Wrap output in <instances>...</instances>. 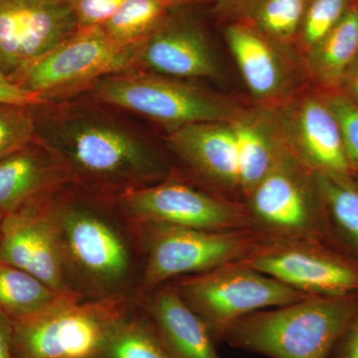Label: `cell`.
Listing matches in <instances>:
<instances>
[{"mask_svg":"<svg viewBox=\"0 0 358 358\" xmlns=\"http://www.w3.org/2000/svg\"><path fill=\"white\" fill-rule=\"evenodd\" d=\"M13 322L0 312V358H15L13 348Z\"/></svg>","mask_w":358,"mask_h":358,"instance_id":"d6a6232c","label":"cell"},{"mask_svg":"<svg viewBox=\"0 0 358 358\" xmlns=\"http://www.w3.org/2000/svg\"><path fill=\"white\" fill-rule=\"evenodd\" d=\"M124 301L107 296L81 301L64 294L38 313L13 322L15 358H101L110 334L124 317Z\"/></svg>","mask_w":358,"mask_h":358,"instance_id":"3957f363","label":"cell"},{"mask_svg":"<svg viewBox=\"0 0 358 358\" xmlns=\"http://www.w3.org/2000/svg\"><path fill=\"white\" fill-rule=\"evenodd\" d=\"M338 90L358 106V60L348 71Z\"/></svg>","mask_w":358,"mask_h":358,"instance_id":"836d02e7","label":"cell"},{"mask_svg":"<svg viewBox=\"0 0 358 358\" xmlns=\"http://www.w3.org/2000/svg\"><path fill=\"white\" fill-rule=\"evenodd\" d=\"M141 42L115 41L102 26L78 29L53 50L8 78L52 103L57 96L92 87L103 77L136 70Z\"/></svg>","mask_w":358,"mask_h":358,"instance_id":"8992f818","label":"cell"},{"mask_svg":"<svg viewBox=\"0 0 358 358\" xmlns=\"http://www.w3.org/2000/svg\"><path fill=\"white\" fill-rule=\"evenodd\" d=\"M308 296L358 294V260L319 240L261 238L241 262Z\"/></svg>","mask_w":358,"mask_h":358,"instance_id":"9c48e42d","label":"cell"},{"mask_svg":"<svg viewBox=\"0 0 358 358\" xmlns=\"http://www.w3.org/2000/svg\"><path fill=\"white\" fill-rule=\"evenodd\" d=\"M303 56L306 74L315 88L339 89L358 60V0L338 24Z\"/></svg>","mask_w":358,"mask_h":358,"instance_id":"44dd1931","label":"cell"},{"mask_svg":"<svg viewBox=\"0 0 358 358\" xmlns=\"http://www.w3.org/2000/svg\"><path fill=\"white\" fill-rule=\"evenodd\" d=\"M232 122L236 133L240 193L244 201L275 166L286 147L264 107L242 110Z\"/></svg>","mask_w":358,"mask_h":358,"instance_id":"ffe728a7","label":"cell"},{"mask_svg":"<svg viewBox=\"0 0 358 358\" xmlns=\"http://www.w3.org/2000/svg\"><path fill=\"white\" fill-rule=\"evenodd\" d=\"M322 92L338 121L346 159L358 178V106L339 90Z\"/></svg>","mask_w":358,"mask_h":358,"instance_id":"f1b7e54d","label":"cell"},{"mask_svg":"<svg viewBox=\"0 0 358 358\" xmlns=\"http://www.w3.org/2000/svg\"><path fill=\"white\" fill-rule=\"evenodd\" d=\"M120 201L131 217L143 224H166L190 229H252L244 202L196 189L178 180L129 188Z\"/></svg>","mask_w":358,"mask_h":358,"instance_id":"30bf717a","label":"cell"},{"mask_svg":"<svg viewBox=\"0 0 358 358\" xmlns=\"http://www.w3.org/2000/svg\"><path fill=\"white\" fill-rule=\"evenodd\" d=\"M331 358H358V315L339 339Z\"/></svg>","mask_w":358,"mask_h":358,"instance_id":"1f68e13d","label":"cell"},{"mask_svg":"<svg viewBox=\"0 0 358 358\" xmlns=\"http://www.w3.org/2000/svg\"><path fill=\"white\" fill-rule=\"evenodd\" d=\"M243 202L252 230L263 239L319 240L336 246L315 176L287 148Z\"/></svg>","mask_w":358,"mask_h":358,"instance_id":"5b68a950","label":"cell"},{"mask_svg":"<svg viewBox=\"0 0 358 358\" xmlns=\"http://www.w3.org/2000/svg\"><path fill=\"white\" fill-rule=\"evenodd\" d=\"M167 143L190 171L215 188L221 196L241 197L232 120L188 124L169 133Z\"/></svg>","mask_w":358,"mask_h":358,"instance_id":"e0dca14e","label":"cell"},{"mask_svg":"<svg viewBox=\"0 0 358 358\" xmlns=\"http://www.w3.org/2000/svg\"><path fill=\"white\" fill-rule=\"evenodd\" d=\"M203 2L176 7L143 40L136 70L143 68L185 80L218 76L220 69L210 33L196 10Z\"/></svg>","mask_w":358,"mask_h":358,"instance_id":"5bb4252c","label":"cell"},{"mask_svg":"<svg viewBox=\"0 0 358 358\" xmlns=\"http://www.w3.org/2000/svg\"><path fill=\"white\" fill-rule=\"evenodd\" d=\"M71 176L64 164L37 141L0 159V212L11 213L50 196Z\"/></svg>","mask_w":358,"mask_h":358,"instance_id":"ac0fdd59","label":"cell"},{"mask_svg":"<svg viewBox=\"0 0 358 358\" xmlns=\"http://www.w3.org/2000/svg\"><path fill=\"white\" fill-rule=\"evenodd\" d=\"M357 179H358V178H357Z\"/></svg>","mask_w":358,"mask_h":358,"instance_id":"8d00e7d4","label":"cell"},{"mask_svg":"<svg viewBox=\"0 0 358 358\" xmlns=\"http://www.w3.org/2000/svg\"><path fill=\"white\" fill-rule=\"evenodd\" d=\"M199 1L214 4L213 0H126L102 28L115 41L140 43L176 7Z\"/></svg>","mask_w":358,"mask_h":358,"instance_id":"d4e9b609","label":"cell"},{"mask_svg":"<svg viewBox=\"0 0 358 358\" xmlns=\"http://www.w3.org/2000/svg\"><path fill=\"white\" fill-rule=\"evenodd\" d=\"M35 141L75 173L95 182L134 188L169 176L150 143L114 122L84 115L53 117L35 107Z\"/></svg>","mask_w":358,"mask_h":358,"instance_id":"6da1fadb","label":"cell"},{"mask_svg":"<svg viewBox=\"0 0 358 358\" xmlns=\"http://www.w3.org/2000/svg\"><path fill=\"white\" fill-rule=\"evenodd\" d=\"M357 315L358 294L308 296L245 315L219 341L268 358H331Z\"/></svg>","mask_w":358,"mask_h":358,"instance_id":"7a4b0ae2","label":"cell"},{"mask_svg":"<svg viewBox=\"0 0 358 358\" xmlns=\"http://www.w3.org/2000/svg\"><path fill=\"white\" fill-rule=\"evenodd\" d=\"M92 93L101 102L157 122L169 133L197 122L231 121L243 110L188 80L148 71L103 77L92 86Z\"/></svg>","mask_w":358,"mask_h":358,"instance_id":"277c9868","label":"cell"},{"mask_svg":"<svg viewBox=\"0 0 358 358\" xmlns=\"http://www.w3.org/2000/svg\"><path fill=\"white\" fill-rule=\"evenodd\" d=\"M68 267L96 288L119 286L128 275L131 256L124 238L102 216L75 206H56Z\"/></svg>","mask_w":358,"mask_h":358,"instance_id":"9a60e30c","label":"cell"},{"mask_svg":"<svg viewBox=\"0 0 358 358\" xmlns=\"http://www.w3.org/2000/svg\"><path fill=\"white\" fill-rule=\"evenodd\" d=\"M221 23L224 39L245 84L261 107H272L296 93L293 63L287 56L292 47L278 43L243 23Z\"/></svg>","mask_w":358,"mask_h":358,"instance_id":"2e32d148","label":"cell"},{"mask_svg":"<svg viewBox=\"0 0 358 358\" xmlns=\"http://www.w3.org/2000/svg\"><path fill=\"white\" fill-rule=\"evenodd\" d=\"M3 217H4V214L1 213V212H0V234H1V223H2V220H3Z\"/></svg>","mask_w":358,"mask_h":358,"instance_id":"d590c367","label":"cell"},{"mask_svg":"<svg viewBox=\"0 0 358 358\" xmlns=\"http://www.w3.org/2000/svg\"><path fill=\"white\" fill-rule=\"evenodd\" d=\"M357 0H308L294 48L306 53L338 24Z\"/></svg>","mask_w":358,"mask_h":358,"instance_id":"4316f807","label":"cell"},{"mask_svg":"<svg viewBox=\"0 0 358 358\" xmlns=\"http://www.w3.org/2000/svg\"><path fill=\"white\" fill-rule=\"evenodd\" d=\"M64 294H67L51 289L29 273L0 262V312L11 322L41 312Z\"/></svg>","mask_w":358,"mask_h":358,"instance_id":"cb8c5ba5","label":"cell"},{"mask_svg":"<svg viewBox=\"0 0 358 358\" xmlns=\"http://www.w3.org/2000/svg\"><path fill=\"white\" fill-rule=\"evenodd\" d=\"M264 108L285 147L308 171L357 178L346 159L338 121L322 90L296 93Z\"/></svg>","mask_w":358,"mask_h":358,"instance_id":"8fae6325","label":"cell"},{"mask_svg":"<svg viewBox=\"0 0 358 358\" xmlns=\"http://www.w3.org/2000/svg\"><path fill=\"white\" fill-rule=\"evenodd\" d=\"M171 286L203 320L215 341L230 324L249 313L308 296L241 263L178 278Z\"/></svg>","mask_w":358,"mask_h":358,"instance_id":"52a82bcc","label":"cell"},{"mask_svg":"<svg viewBox=\"0 0 358 358\" xmlns=\"http://www.w3.org/2000/svg\"><path fill=\"white\" fill-rule=\"evenodd\" d=\"M35 107L0 103V159L35 141Z\"/></svg>","mask_w":358,"mask_h":358,"instance_id":"83f0119b","label":"cell"},{"mask_svg":"<svg viewBox=\"0 0 358 358\" xmlns=\"http://www.w3.org/2000/svg\"><path fill=\"white\" fill-rule=\"evenodd\" d=\"M147 264L143 288L155 291L166 282L241 262L261 237L252 229L208 231L166 224H143Z\"/></svg>","mask_w":358,"mask_h":358,"instance_id":"ba28073f","label":"cell"},{"mask_svg":"<svg viewBox=\"0 0 358 358\" xmlns=\"http://www.w3.org/2000/svg\"><path fill=\"white\" fill-rule=\"evenodd\" d=\"M50 197L34 200L4 215L0 262L29 273L59 293H74L67 284L68 266Z\"/></svg>","mask_w":358,"mask_h":358,"instance_id":"7c38bea8","label":"cell"},{"mask_svg":"<svg viewBox=\"0 0 358 358\" xmlns=\"http://www.w3.org/2000/svg\"><path fill=\"white\" fill-rule=\"evenodd\" d=\"M101 358H173L154 326L122 317L110 334Z\"/></svg>","mask_w":358,"mask_h":358,"instance_id":"484cf974","label":"cell"},{"mask_svg":"<svg viewBox=\"0 0 358 358\" xmlns=\"http://www.w3.org/2000/svg\"><path fill=\"white\" fill-rule=\"evenodd\" d=\"M308 0H239L221 22L236 21L285 46L294 47Z\"/></svg>","mask_w":358,"mask_h":358,"instance_id":"7402d4cb","label":"cell"},{"mask_svg":"<svg viewBox=\"0 0 358 358\" xmlns=\"http://www.w3.org/2000/svg\"><path fill=\"white\" fill-rule=\"evenodd\" d=\"M334 244L358 260V179L313 173Z\"/></svg>","mask_w":358,"mask_h":358,"instance_id":"603a6c76","label":"cell"},{"mask_svg":"<svg viewBox=\"0 0 358 358\" xmlns=\"http://www.w3.org/2000/svg\"><path fill=\"white\" fill-rule=\"evenodd\" d=\"M214 11L219 21H222L229 15L239 0H213Z\"/></svg>","mask_w":358,"mask_h":358,"instance_id":"e575fe53","label":"cell"},{"mask_svg":"<svg viewBox=\"0 0 358 358\" xmlns=\"http://www.w3.org/2000/svg\"><path fill=\"white\" fill-rule=\"evenodd\" d=\"M150 313L171 357L221 358L208 327L171 285L157 289L150 301Z\"/></svg>","mask_w":358,"mask_h":358,"instance_id":"d6986e66","label":"cell"},{"mask_svg":"<svg viewBox=\"0 0 358 358\" xmlns=\"http://www.w3.org/2000/svg\"><path fill=\"white\" fill-rule=\"evenodd\" d=\"M79 29L103 26L126 0H65Z\"/></svg>","mask_w":358,"mask_h":358,"instance_id":"f546056e","label":"cell"},{"mask_svg":"<svg viewBox=\"0 0 358 358\" xmlns=\"http://www.w3.org/2000/svg\"><path fill=\"white\" fill-rule=\"evenodd\" d=\"M78 29L65 0H0V74L13 76Z\"/></svg>","mask_w":358,"mask_h":358,"instance_id":"4fadbf2b","label":"cell"},{"mask_svg":"<svg viewBox=\"0 0 358 358\" xmlns=\"http://www.w3.org/2000/svg\"><path fill=\"white\" fill-rule=\"evenodd\" d=\"M0 103L29 106V107H38V106L48 103L41 96L20 88L8 77L2 74H0Z\"/></svg>","mask_w":358,"mask_h":358,"instance_id":"4dcf8cb0","label":"cell"}]
</instances>
